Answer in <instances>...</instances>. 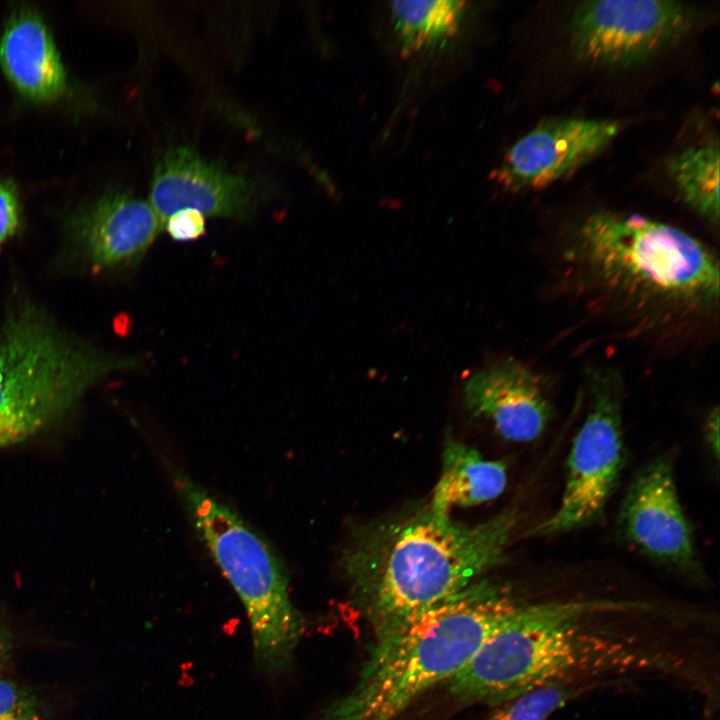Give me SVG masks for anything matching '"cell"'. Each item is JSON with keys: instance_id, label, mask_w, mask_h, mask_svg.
Returning <instances> with one entry per match:
<instances>
[{"instance_id": "obj_1", "label": "cell", "mask_w": 720, "mask_h": 720, "mask_svg": "<svg viewBox=\"0 0 720 720\" xmlns=\"http://www.w3.org/2000/svg\"><path fill=\"white\" fill-rule=\"evenodd\" d=\"M641 605L612 600L521 603L449 682L460 703L494 707L547 685L599 688L604 682L673 674L682 663L648 633L610 621Z\"/></svg>"}, {"instance_id": "obj_2", "label": "cell", "mask_w": 720, "mask_h": 720, "mask_svg": "<svg viewBox=\"0 0 720 720\" xmlns=\"http://www.w3.org/2000/svg\"><path fill=\"white\" fill-rule=\"evenodd\" d=\"M561 260L578 294L638 334L672 336L718 309L719 263L711 249L641 215L591 213Z\"/></svg>"}, {"instance_id": "obj_3", "label": "cell", "mask_w": 720, "mask_h": 720, "mask_svg": "<svg viewBox=\"0 0 720 720\" xmlns=\"http://www.w3.org/2000/svg\"><path fill=\"white\" fill-rule=\"evenodd\" d=\"M519 521L512 506L467 525L428 505L361 532L343 566L375 636L414 620L498 565Z\"/></svg>"}, {"instance_id": "obj_4", "label": "cell", "mask_w": 720, "mask_h": 720, "mask_svg": "<svg viewBox=\"0 0 720 720\" xmlns=\"http://www.w3.org/2000/svg\"><path fill=\"white\" fill-rule=\"evenodd\" d=\"M504 585L478 579L414 620L376 637L354 687L320 720H395L450 680L521 604Z\"/></svg>"}, {"instance_id": "obj_5", "label": "cell", "mask_w": 720, "mask_h": 720, "mask_svg": "<svg viewBox=\"0 0 720 720\" xmlns=\"http://www.w3.org/2000/svg\"><path fill=\"white\" fill-rule=\"evenodd\" d=\"M138 365L72 335L36 304L14 305L0 328V449L57 421L104 377Z\"/></svg>"}, {"instance_id": "obj_6", "label": "cell", "mask_w": 720, "mask_h": 720, "mask_svg": "<svg viewBox=\"0 0 720 720\" xmlns=\"http://www.w3.org/2000/svg\"><path fill=\"white\" fill-rule=\"evenodd\" d=\"M172 481L197 535L242 603L258 670L272 680L285 676L304 626L280 559L241 516L188 475L173 470Z\"/></svg>"}, {"instance_id": "obj_7", "label": "cell", "mask_w": 720, "mask_h": 720, "mask_svg": "<svg viewBox=\"0 0 720 720\" xmlns=\"http://www.w3.org/2000/svg\"><path fill=\"white\" fill-rule=\"evenodd\" d=\"M587 387L588 409L568 454L560 504L531 529V536H555L594 524L619 481L625 463L622 378L613 368H594Z\"/></svg>"}, {"instance_id": "obj_8", "label": "cell", "mask_w": 720, "mask_h": 720, "mask_svg": "<svg viewBox=\"0 0 720 720\" xmlns=\"http://www.w3.org/2000/svg\"><path fill=\"white\" fill-rule=\"evenodd\" d=\"M695 12L678 1L604 0L578 4L569 21L577 59L600 67L640 64L690 32Z\"/></svg>"}, {"instance_id": "obj_9", "label": "cell", "mask_w": 720, "mask_h": 720, "mask_svg": "<svg viewBox=\"0 0 720 720\" xmlns=\"http://www.w3.org/2000/svg\"><path fill=\"white\" fill-rule=\"evenodd\" d=\"M618 529L635 550L681 574L702 578L692 527L674 478V455H660L634 476L623 499Z\"/></svg>"}, {"instance_id": "obj_10", "label": "cell", "mask_w": 720, "mask_h": 720, "mask_svg": "<svg viewBox=\"0 0 720 720\" xmlns=\"http://www.w3.org/2000/svg\"><path fill=\"white\" fill-rule=\"evenodd\" d=\"M621 129L607 119L544 122L514 143L493 177L512 191L543 188L599 155Z\"/></svg>"}, {"instance_id": "obj_11", "label": "cell", "mask_w": 720, "mask_h": 720, "mask_svg": "<svg viewBox=\"0 0 720 720\" xmlns=\"http://www.w3.org/2000/svg\"><path fill=\"white\" fill-rule=\"evenodd\" d=\"M149 203L163 226L168 217L185 209L242 220L253 216L259 193L247 177L228 172L190 148L175 147L155 166Z\"/></svg>"}, {"instance_id": "obj_12", "label": "cell", "mask_w": 720, "mask_h": 720, "mask_svg": "<svg viewBox=\"0 0 720 720\" xmlns=\"http://www.w3.org/2000/svg\"><path fill=\"white\" fill-rule=\"evenodd\" d=\"M546 392L542 376L507 359L473 373L465 381L463 400L473 417L489 422L504 439L530 442L552 417Z\"/></svg>"}, {"instance_id": "obj_13", "label": "cell", "mask_w": 720, "mask_h": 720, "mask_svg": "<svg viewBox=\"0 0 720 720\" xmlns=\"http://www.w3.org/2000/svg\"><path fill=\"white\" fill-rule=\"evenodd\" d=\"M162 228L150 203L127 192L103 196L72 224L78 246L95 270L136 263Z\"/></svg>"}, {"instance_id": "obj_14", "label": "cell", "mask_w": 720, "mask_h": 720, "mask_svg": "<svg viewBox=\"0 0 720 720\" xmlns=\"http://www.w3.org/2000/svg\"><path fill=\"white\" fill-rule=\"evenodd\" d=\"M0 64L17 90L34 101L61 96L66 75L53 39L39 16L22 11L0 38Z\"/></svg>"}, {"instance_id": "obj_15", "label": "cell", "mask_w": 720, "mask_h": 720, "mask_svg": "<svg viewBox=\"0 0 720 720\" xmlns=\"http://www.w3.org/2000/svg\"><path fill=\"white\" fill-rule=\"evenodd\" d=\"M506 484L505 463L487 460L476 449L448 436L440 477L429 507L436 514L449 515L455 507H469L497 498Z\"/></svg>"}, {"instance_id": "obj_16", "label": "cell", "mask_w": 720, "mask_h": 720, "mask_svg": "<svg viewBox=\"0 0 720 720\" xmlns=\"http://www.w3.org/2000/svg\"><path fill=\"white\" fill-rule=\"evenodd\" d=\"M466 5L457 0L391 2L393 29L402 55L430 50L452 38L461 25Z\"/></svg>"}, {"instance_id": "obj_17", "label": "cell", "mask_w": 720, "mask_h": 720, "mask_svg": "<svg viewBox=\"0 0 720 720\" xmlns=\"http://www.w3.org/2000/svg\"><path fill=\"white\" fill-rule=\"evenodd\" d=\"M682 200L712 224L719 220V148L708 142L684 149L667 164Z\"/></svg>"}, {"instance_id": "obj_18", "label": "cell", "mask_w": 720, "mask_h": 720, "mask_svg": "<svg viewBox=\"0 0 720 720\" xmlns=\"http://www.w3.org/2000/svg\"><path fill=\"white\" fill-rule=\"evenodd\" d=\"M594 690L581 685H547L494 706L485 720H547L581 695Z\"/></svg>"}, {"instance_id": "obj_19", "label": "cell", "mask_w": 720, "mask_h": 720, "mask_svg": "<svg viewBox=\"0 0 720 720\" xmlns=\"http://www.w3.org/2000/svg\"><path fill=\"white\" fill-rule=\"evenodd\" d=\"M0 720H46L45 705L31 689L0 676Z\"/></svg>"}, {"instance_id": "obj_20", "label": "cell", "mask_w": 720, "mask_h": 720, "mask_svg": "<svg viewBox=\"0 0 720 720\" xmlns=\"http://www.w3.org/2000/svg\"><path fill=\"white\" fill-rule=\"evenodd\" d=\"M163 227L176 241L196 240L205 233V216L197 210H181L168 217Z\"/></svg>"}, {"instance_id": "obj_21", "label": "cell", "mask_w": 720, "mask_h": 720, "mask_svg": "<svg viewBox=\"0 0 720 720\" xmlns=\"http://www.w3.org/2000/svg\"><path fill=\"white\" fill-rule=\"evenodd\" d=\"M19 218V202L13 186L0 181V246L16 232Z\"/></svg>"}, {"instance_id": "obj_22", "label": "cell", "mask_w": 720, "mask_h": 720, "mask_svg": "<svg viewBox=\"0 0 720 720\" xmlns=\"http://www.w3.org/2000/svg\"><path fill=\"white\" fill-rule=\"evenodd\" d=\"M705 439L715 458L719 455V410L715 408L708 415L705 426Z\"/></svg>"}, {"instance_id": "obj_23", "label": "cell", "mask_w": 720, "mask_h": 720, "mask_svg": "<svg viewBox=\"0 0 720 720\" xmlns=\"http://www.w3.org/2000/svg\"><path fill=\"white\" fill-rule=\"evenodd\" d=\"M13 650V638L5 623L0 620V668L8 661Z\"/></svg>"}]
</instances>
